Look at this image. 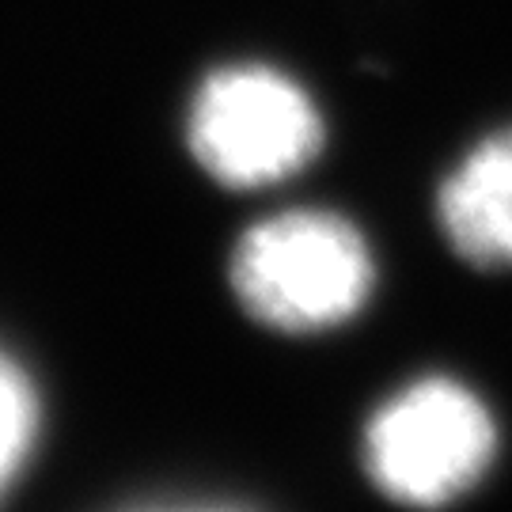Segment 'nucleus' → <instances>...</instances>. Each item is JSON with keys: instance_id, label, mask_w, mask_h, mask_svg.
Wrapping results in <instances>:
<instances>
[{"instance_id": "1", "label": "nucleus", "mask_w": 512, "mask_h": 512, "mask_svg": "<svg viewBox=\"0 0 512 512\" xmlns=\"http://www.w3.org/2000/svg\"><path fill=\"white\" fill-rule=\"evenodd\" d=\"M243 308L281 330L346 323L368 300L372 258L357 228L330 213H285L251 228L232 258Z\"/></svg>"}, {"instance_id": "2", "label": "nucleus", "mask_w": 512, "mask_h": 512, "mask_svg": "<svg viewBox=\"0 0 512 512\" xmlns=\"http://www.w3.org/2000/svg\"><path fill=\"white\" fill-rule=\"evenodd\" d=\"M494 456L497 429L486 403L448 376L403 387L365 433L368 475L403 505H444L467 494Z\"/></svg>"}, {"instance_id": "4", "label": "nucleus", "mask_w": 512, "mask_h": 512, "mask_svg": "<svg viewBox=\"0 0 512 512\" xmlns=\"http://www.w3.org/2000/svg\"><path fill=\"white\" fill-rule=\"evenodd\" d=\"M437 217L459 258L512 270V129L478 141L440 183Z\"/></svg>"}, {"instance_id": "3", "label": "nucleus", "mask_w": 512, "mask_h": 512, "mask_svg": "<svg viewBox=\"0 0 512 512\" xmlns=\"http://www.w3.org/2000/svg\"><path fill=\"white\" fill-rule=\"evenodd\" d=\"M190 148L220 183H274L315 156L319 114L308 95L274 69H224L209 76L194 99Z\"/></svg>"}, {"instance_id": "5", "label": "nucleus", "mask_w": 512, "mask_h": 512, "mask_svg": "<svg viewBox=\"0 0 512 512\" xmlns=\"http://www.w3.org/2000/svg\"><path fill=\"white\" fill-rule=\"evenodd\" d=\"M35 433V395L12 361L0 357V486L19 471Z\"/></svg>"}]
</instances>
